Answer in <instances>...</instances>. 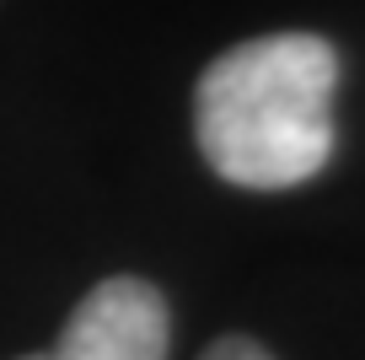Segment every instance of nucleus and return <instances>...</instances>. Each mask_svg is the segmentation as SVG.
Listing matches in <instances>:
<instances>
[{
  "label": "nucleus",
  "instance_id": "7ed1b4c3",
  "mask_svg": "<svg viewBox=\"0 0 365 360\" xmlns=\"http://www.w3.org/2000/svg\"><path fill=\"white\" fill-rule=\"evenodd\" d=\"M205 360H274L263 344H252V339H220V344H210Z\"/></svg>",
  "mask_w": 365,
  "mask_h": 360
},
{
  "label": "nucleus",
  "instance_id": "f03ea898",
  "mask_svg": "<svg viewBox=\"0 0 365 360\" xmlns=\"http://www.w3.org/2000/svg\"><path fill=\"white\" fill-rule=\"evenodd\" d=\"M172 317L156 285L145 280H103L70 312L65 334L48 355L33 360H167Z\"/></svg>",
  "mask_w": 365,
  "mask_h": 360
},
{
  "label": "nucleus",
  "instance_id": "f257e3e1",
  "mask_svg": "<svg viewBox=\"0 0 365 360\" xmlns=\"http://www.w3.org/2000/svg\"><path fill=\"white\" fill-rule=\"evenodd\" d=\"M339 54L317 33L226 49L199 81V151L237 189H296L333 156Z\"/></svg>",
  "mask_w": 365,
  "mask_h": 360
}]
</instances>
